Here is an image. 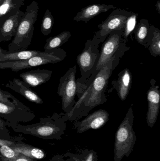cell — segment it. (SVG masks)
<instances>
[{
    "mask_svg": "<svg viewBox=\"0 0 160 161\" xmlns=\"http://www.w3.org/2000/svg\"><path fill=\"white\" fill-rule=\"evenodd\" d=\"M152 32L151 39L148 45V50L154 57L160 56V30L154 25H150Z\"/></svg>",
    "mask_w": 160,
    "mask_h": 161,
    "instance_id": "603a6c76",
    "label": "cell"
},
{
    "mask_svg": "<svg viewBox=\"0 0 160 161\" xmlns=\"http://www.w3.org/2000/svg\"><path fill=\"white\" fill-rule=\"evenodd\" d=\"M12 124L0 118V136L9 134V130L7 127H10Z\"/></svg>",
    "mask_w": 160,
    "mask_h": 161,
    "instance_id": "83f0119b",
    "label": "cell"
},
{
    "mask_svg": "<svg viewBox=\"0 0 160 161\" xmlns=\"http://www.w3.org/2000/svg\"><path fill=\"white\" fill-rule=\"evenodd\" d=\"M150 86L147 92L148 110L147 114V122L148 126L152 128L157 122L160 109V92L159 86L157 81L152 79L150 80Z\"/></svg>",
    "mask_w": 160,
    "mask_h": 161,
    "instance_id": "7c38bea8",
    "label": "cell"
},
{
    "mask_svg": "<svg viewBox=\"0 0 160 161\" xmlns=\"http://www.w3.org/2000/svg\"><path fill=\"white\" fill-rule=\"evenodd\" d=\"M4 0H0V6L2 4V3H3V2Z\"/></svg>",
    "mask_w": 160,
    "mask_h": 161,
    "instance_id": "836d02e7",
    "label": "cell"
},
{
    "mask_svg": "<svg viewBox=\"0 0 160 161\" xmlns=\"http://www.w3.org/2000/svg\"><path fill=\"white\" fill-rule=\"evenodd\" d=\"M45 52L41 55L34 57L26 60L0 62V69H10L18 72L33 67L61 62L67 56L66 52L60 48Z\"/></svg>",
    "mask_w": 160,
    "mask_h": 161,
    "instance_id": "8992f818",
    "label": "cell"
},
{
    "mask_svg": "<svg viewBox=\"0 0 160 161\" xmlns=\"http://www.w3.org/2000/svg\"><path fill=\"white\" fill-rule=\"evenodd\" d=\"M13 149L18 154L23 155L31 158L40 160L46 157L45 151L40 148L30 145L20 141L13 147Z\"/></svg>",
    "mask_w": 160,
    "mask_h": 161,
    "instance_id": "d6986e66",
    "label": "cell"
},
{
    "mask_svg": "<svg viewBox=\"0 0 160 161\" xmlns=\"http://www.w3.org/2000/svg\"><path fill=\"white\" fill-rule=\"evenodd\" d=\"M39 7L34 1L26 8L12 42L8 45V53L26 50L30 46L34 30V24L37 20Z\"/></svg>",
    "mask_w": 160,
    "mask_h": 161,
    "instance_id": "3957f363",
    "label": "cell"
},
{
    "mask_svg": "<svg viewBox=\"0 0 160 161\" xmlns=\"http://www.w3.org/2000/svg\"><path fill=\"white\" fill-rule=\"evenodd\" d=\"M135 38L138 43L147 48L151 39L152 32L149 22L145 19H142L137 24L133 31Z\"/></svg>",
    "mask_w": 160,
    "mask_h": 161,
    "instance_id": "ac0fdd59",
    "label": "cell"
},
{
    "mask_svg": "<svg viewBox=\"0 0 160 161\" xmlns=\"http://www.w3.org/2000/svg\"><path fill=\"white\" fill-rule=\"evenodd\" d=\"M132 12L121 8L113 10L105 20L98 25L99 30L95 36L103 42L111 32L124 28L126 20Z\"/></svg>",
    "mask_w": 160,
    "mask_h": 161,
    "instance_id": "9c48e42d",
    "label": "cell"
},
{
    "mask_svg": "<svg viewBox=\"0 0 160 161\" xmlns=\"http://www.w3.org/2000/svg\"><path fill=\"white\" fill-rule=\"evenodd\" d=\"M0 102L10 106L19 105L22 103L18 99L7 91L0 89Z\"/></svg>",
    "mask_w": 160,
    "mask_h": 161,
    "instance_id": "4316f807",
    "label": "cell"
},
{
    "mask_svg": "<svg viewBox=\"0 0 160 161\" xmlns=\"http://www.w3.org/2000/svg\"><path fill=\"white\" fill-rule=\"evenodd\" d=\"M34 50H24L18 52L8 53L3 56L0 57V62H10V61H18L26 60L31 58L37 56H40L45 53Z\"/></svg>",
    "mask_w": 160,
    "mask_h": 161,
    "instance_id": "ffe728a7",
    "label": "cell"
},
{
    "mask_svg": "<svg viewBox=\"0 0 160 161\" xmlns=\"http://www.w3.org/2000/svg\"><path fill=\"white\" fill-rule=\"evenodd\" d=\"M0 161H38L37 160L31 158L29 157L19 154L17 157L11 159L0 158Z\"/></svg>",
    "mask_w": 160,
    "mask_h": 161,
    "instance_id": "f1b7e54d",
    "label": "cell"
},
{
    "mask_svg": "<svg viewBox=\"0 0 160 161\" xmlns=\"http://www.w3.org/2000/svg\"><path fill=\"white\" fill-rule=\"evenodd\" d=\"M134 119L133 109L131 107L116 133L114 161H121L124 157L128 158L133 151L137 141L133 129Z\"/></svg>",
    "mask_w": 160,
    "mask_h": 161,
    "instance_id": "277c9868",
    "label": "cell"
},
{
    "mask_svg": "<svg viewBox=\"0 0 160 161\" xmlns=\"http://www.w3.org/2000/svg\"><path fill=\"white\" fill-rule=\"evenodd\" d=\"M54 18L49 9H47L43 16L41 25V32L44 36L49 35L52 30Z\"/></svg>",
    "mask_w": 160,
    "mask_h": 161,
    "instance_id": "484cf974",
    "label": "cell"
},
{
    "mask_svg": "<svg viewBox=\"0 0 160 161\" xmlns=\"http://www.w3.org/2000/svg\"><path fill=\"white\" fill-rule=\"evenodd\" d=\"M65 158L63 155H56L47 161H65Z\"/></svg>",
    "mask_w": 160,
    "mask_h": 161,
    "instance_id": "f546056e",
    "label": "cell"
},
{
    "mask_svg": "<svg viewBox=\"0 0 160 161\" xmlns=\"http://www.w3.org/2000/svg\"><path fill=\"white\" fill-rule=\"evenodd\" d=\"M109 113L104 109L94 112L80 122L75 121L73 124L74 129L78 133H82L89 130H96L104 125L109 120Z\"/></svg>",
    "mask_w": 160,
    "mask_h": 161,
    "instance_id": "8fae6325",
    "label": "cell"
},
{
    "mask_svg": "<svg viewBox=\"0 0 160 161\" xmlns=\"http://www.w3.org/2000/svg\"><path fill=\"white\" fill-rule=\"evenodd\" d=\"M138 13L132 12V14L128 17L125 22L122 33V38L125 43H126L128 38L133 32L135 26L137 25Z\"/></svg>",
    "mask_w": 160,
    "mask_h": 161,
    "instance_id": "cb8c5ba5",
    "label": "cell"
},
{
    "mask_svg": "<svg viewBox=\"0 0 160 161\" xmlns=\"http://www.w3.org/2000/svg\"><path fill=\"white\" fill-rule=\"evenodd\" d=\"M112 5H106L105 4H95L90 5L83 8L79 11L73 20L76 21H84L88 22L91 19L95 18L97 15L103 12H107L111 9H115Z\"/></svg>",
    "mask_w": 160,
    "mask_h": 161,
    "instance_id": "9a60e30c",
    "label": "cell"
},
{
    "mask_svg": "<svg viewBox=\"0 0 160 161\" xmlns=\"http://www.w3.org/2000/svg\"><path fill=\"white\" fill-rule=\"evenodd\" d=\"M52 73V71L49 70L38 69L22 73L20 77L29 86L36 87L49 81Z\"/></svg>",
    "mask_w": 160,
    "mask_h": 161,
    "instance_id": "2e32d148",
    "label": "cell"
},
{
    "mask_svg": "<svg viewBox=\"0 0 160 161\" xmlns=\"http://www.w3.org/2000/svg\"><path fill=\"white\" fill-rule=\"evenodd\" d=\"M25 0H4L0 6V18L14 10L15 8H20L24 4Z\"/></svg>",
    "mask_w": 160,
    "mask_h": 161,
    "instance_id": "d4e9b609",
    "label": "cell"
},
{
    "mask_svg": "<svg viewBox=\"0 0 160 161\" xmlns=\"http://www.w3.org/2000/svg\"><path fill=\"white\" fill-rule=\"evenodd\" d=\"M156 8H157V11L158 12L159 14H160V1L158 0L157 2V3L156 5Z\"/></svg>",
    "mask_w": 160,
    "mask_h": 161,
    "instance_id": "4dcf8cb0",
    "label": "cell"
},
{
    "mask_svg": "<svg viewBox=\"0 0 160 161\" xmlns=\"http://www.w3.org/2000/svg\"><path fill=\"white\" fill-rule=\"evenodd\" d=\"M76 66L70 68L60 78L57 89V94L62 99V110L65 114H68L72 111L77 101L75 97L77 93L76 83Z\"/></svg>",
    "mask_w": 160,
    "mask_h": 161,
    "instance_id": "52a82bcc",
    "label": "cell"
},
{
    "mask_svg": "<svg viewBox=\"0 0 160 161\" xmlns=\"http://www.w3.org/2000/svg\"><path fill=\"white\" fill-rule=\"evenodd\" d=\"M35 117L34 113L23 103L10 106L0 102V118L12 125L31 122Z\"/></svg>",
    "mask_w": 160,
    "mask_h": 161,
    "instance_id": "ba28073f",
    "label": "cell"
},
{
    "mask_svg": "<svg viewBox=\"0 0 160 161\" xmlns=\"http://www.w3.org/2000/svg\"><path fill=\"white\" fill-rule=\"evenodd\" d=\"M8 53V51L3 50L1 47H0V57L3 56L4 55Z\"/></svg>",
    "mask_w": 160,
    "mask_h": 161,
    "instance_id": "1f68e13d",
    "label": "cell"
},
{
    "mask_svg": "<svg viewBox=\"0 0 160 161\" xmlns=\"http://www.w3.org/2000/svg\"><path fill=\"white\" fill-rule=\"evenodd\" d=\"M101 43H102L101 41L94 36L93 39L87 41L83 51L77 56L81 77L76 80L77 84H85L92 74L97 72L96 65L100 55L98 48Z\"/></svg>",
    "mask_w": 160,
    "mask_h": 161,
    "instance_id": "5b68a950",
    "label": "cell"
},
{
    "mask_svg": "<svg viewBox=\"0 0 160 161\" xmlns=\"http://www.w3.org/2000/svg\"><path fill=\"white\" fill-rule=\"evenodd\" d=\"M24 140L19 136H11L10 134L0 136V158L11 159L17 157L18 154L13 149L15 145Z\"/></svg>",
    "mask_w": 160,
    "mask_h": 161,
    "instance_id": "e0dca14e",
    "label": "cell"
},
{
    "mask_svg": "<svg viewBox=\"0 0 160 161\" xmlns=\"http://www.w3.org/2000/svg\"><path fill=\"white\" fill-rule=\"evenodd\" d=\"M71 36L69 31H64L57 36L47 39L44 47V51L49 52L60 48L68 41Z\"/></svg>",
    "mask_w": 160,
    "mask_h": 161,
    "instance_id": "44dd1931",
    "label": "cell"
},
{
    "mask_svg": "<svg viewBox=\"0 0 160 161\" xmlns=\"http://www.w3.org/2000/svg\"><path fill=\"white\" fill-rule=\"evenodd\" d=\"M5 87L13 90L24 97L30 102L37 104L43 103L42 99L31 89V86L23 80L17 78H14L12 80H9L5 85Z\"/></svg>",
    "mask_w": 160,
    "mask_h": 161,
    "instance_id": "5bb4252c",
    "label": "cell"
},
{
    "mask_svg": "<svg viewBox=\"0 0 160 161\" xmlns=\"http://www.w3.org/2000/svg\"><path fill=\"white\" fill-rule=\"evenodd\" d=\"M15 132L32 135L43 140H60L66 129L63 113H54L52 116L41 117L39 122L31 125H11Z\"/></svg>",
    "mask_w": 160,
    "mask_h": 161,
    "instance_id": "6da1fadb",
    "label": "cell"
},
{
    "mask_svg": "<svg viewBox=\"0 0 160 161\" xmlns=\"http://www.w3.org/2000/svg\"><path fill=\"white\" fill-rule=\"evenodd\" d=\"M65 161H74L72 159L69 158H67L65 160Z\"/></svg>",
    "mask_w": 160,
    "mask_h": 161,
    "instance_id": "d6a6232c",
    "label": "cell"
},
{
    "mask_svg": "<svg viewBox=\"0 0 160 161\" xmlns=\"http://www.w3.org/2000/svg\"><path fill=\"white\" fill-rule=\"evenodd\" d=\"M63 155L65 158H70L74 161H98L97 153L94 150L85 149L78 154L68 152Z\"/></svg>",
    "mask_w": 160,
    "mask_h": 161,
    "instance_id": "7402d4cb",
    "label": "cell"
},
{
    "mask_svg": "<svg viewBox=\"0 0 160 161\" xmlns=\"http://www.w3.org/2000/svg\"><path fill=\"white\" fill-rule=\"evenodd\" d=\"M123 31V28L112 31L102 42L97 63V71L105 67L113 71L126 52L129 50L130 47L126 46L122 38Z\"/></svg>",
    "mask_w": 160,
    "mask_h": 161,
    "instance_id": "7a4b0ae2",
    "label": "cell"
},
{
    "mask_svg": "<svg viewBox=\"0 0 160 161\" xmlns=\"http://www.w3.org/2000/svg\"><path fill=\"white\" fill-rule=\"evenodd\" d=\"M132 75L129 70L126 69L118 74L117 80H113L111 82L112 87L108 91V92H111L115 89L117 94L122 101L126 100L127 97L132 87Z\"/></svg>",
    "mask_w": 160,
    "mask_h": 161,
    "instance_id": "4fadbf2b",
    "label": "cell"
},
{
    "mask_svg": "<svg viewBox=\"0 0 160 161\" xmlns=\"http://www.w3.org/2000/svg\"><path fill=\"white\" fill-rule=\"evenodd\" d=\"M24 14L18 8L0 18V42L9 41L15 36Z\"/></svg>",
    "mask_w": 160,
    "mask_h": 161,
    "instance_id": "30bf717a",
    "label": "cell"
}]
</instances>
